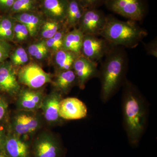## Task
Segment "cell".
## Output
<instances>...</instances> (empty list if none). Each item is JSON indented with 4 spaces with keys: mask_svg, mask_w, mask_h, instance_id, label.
<instances>
[{
    "mask_svg": "<svg viewBox=\"0 0 157 157\" xmlns=\"http://www.w3.org/2000/svg\"><path fill=\"white\" fill-rule=\"evenodd\" d=\"M103 59L99 77L101 82V95L104 100H107L123 80L128 58L124 48L113 46Z\"/></svg>",
    "mask_w": 157,
    "mask_h": 157,
    "instance_id": "1",
    "label": "cell"
},
{
    "mask_svg": "<svg viewBox=\"0 0 157 157\" xmlns=\"http://www.w3.org/2000/svg\"><path fill=\"white\" fill-rule=\"evenodd\" d=\"M148 35L147 31L137 21L121 20L113 15H107V22L100 36L113 46L134 48Z\"/></svg>",
    "mask_w": 157,
    "mask_h": 157,
    "instance_id": "2",
    "label": "cell"
},
{
    "mask_svg": "<svg viewBox=\"0 0 157 157\" xmlns=\"http://www.w3.org/2000/svg\"><path fill=\"white\" fill-rule=\"evenodd\" d=\"M124 115L125 126L130 143H138L144 130L145 110L137 90L131 82H124Z\"/></svg>",
    "mask_w": 157,
    "mask_h": 157,
    "instance_id": "3",
    "label": "cell"
},
{
    "mask_svg": "<svg viewBox=\"0 0 157 157\" xmlns=\"http://www.w3.org/2000/svg\"><path fill=\"white\" fill-rule=\"evenodd\" d=\"M36 111L17 110L10 119L8 132L25 139L42 128L43 120Z\"/></svg>",
    "mask_w": 157,
    "mask_h": 157,
    "instance_id": "4",
    "label": "cell"
},
{
    "mask_svg": "<svg viewBox=\"0 0 157 157\" xmlns=\"http://www.w3.org/2000/svg\"><path fill=\"white\" fill-rule=\"evenodd\" d=\"M104 5L109 11L137 22L143 20L148 13L146 0H106Z\"/></svg>",
    "mask_w": 157,
    "mask_h": 157,
    "instance_id": "5",
    "label": "cell"
},
{
    "mask_svg": "<svg viewBox=\"0 0 157 157\" xmlns=\"http://www.w3.org/2000/svg\"><path fill=\"white\" fill-rule=\"evenodd\" d=\"M17 78L20 84L29 88L39 89L45 84L52 82V76L45 72L36 63L29 62L17 70Z\"/></svg>",
    "mask_w": 157,
    "mask_h": 157,
    "instance_id": "6",
    "label": "cell"
},
{
    "mask_svg": "<svg viewBox=\"0 0 157 157\" xmlns=\"http://www.w3.org/2000/svg\"><path fill=\"white\" fill-rule=\"evenodd\" d=\"M33 157H62L61 144L53 134L43 132L35 138L32 147Z\"/></svg>",
    "mask_w": 157,
    "mask_h": 157,
    "instance_id": "7",
    "label": "cell"
},
{
    "mask_svg": "<svg viewBox=\"0 0 157 157\" xmlns=\"http://www.w3.org/2000/svg\"><path fill=\"white\" fill-rule=\"evenodd\" d=\"M106 39L92 35H84L81 54L93 61L103 60L104 57L113 47Z\"/></svg>",
    "mask_w": 157,
    "mask_h": 157,
    "instance_id": "8",
    "label": "cell"
},
{
    "mask_svg": "<svg viewBox=\"0 0 157 157\" xmlns=\"http://www.w3.org/2000/svg\"><path fill=\"white\" fill-rule=\"evenodd\" d=\"M107 15L98 9H86L78 23L77 28L84 35L99 36L104 29Z\"/></svg>",
    "mask_w": 157,
    "mask_h": 157,
    "instance_id": "9",
    "label": "cell"
},
{
    "mask_svg": "<svg viewBox=\"0 0 157 157\" xmlns=\"http://www.w3.org/2000/svg\"><path fill=\"white\" fill-rule=\"evenodd\" d=\"M21 89L16 68L6 60L0 65V93L16 98Z\"/></svg>",
    "mask_w": 157,
    "mask_h": 157,
    "instance_id": "10",
    "label": "cell"
},
{
    "mask_svg": "<svg viewBox=\"0 0 157 157\" xmlns=\"http://www.w3.org/2000/svg\"><path fill=\"white\" fill-rule=\"evenodd\" d=\"M98 66V63L83 56L77 57L73 64V70L77 78V85L81 89L84 88L86 82L91 78L99 76Z\"/></svg>",
    "mask_w": 157,
    "mask_h": 157,
    "instance_id": "11",
    "label": "cell"
},
{
    "mask_svg": "<svg viewBox=\"0 0 157 157\" xmlns=\"http://www.w3.org/2000/svg\"><path fill=\"white\" fill-rule=\"evenodd\" d=\"M63 94L55 89L50 94L45 95L40 109L46 121L49 124L54 125L60 122L59 114L60 102L63 99Z\"/></svg>",
    "mask_w": 157,
    "mask_h": 157,
    "instance_id": "12",
    "label": "cell"
},
{
    "mask_svg": "<svg viewBox=\"0 0 157 157\" xmlns=\"http://www.w3.org/2000/svg\"><path fill=\"white\" fill-rule=\"evenodd\" d=\"M45 95L43 92L39 89H21L16 98L17 110L38 111Z\"/></svg>",
    "mask_w": 157,
    "mask_h": 157,
    "instance_id": "13",
    "label": "cell"
},
{
    "mask_svg": "<svg viewBox=\"0 0 157 157\" xmlns=\"http://www.w3.org/2000/svg\"><path fill=\"white\" fill-rule=\"evenodd\" d=\"M3 149L9 157H31L32 148L27 140L8 132Z\"/></svg>",
    "mask_w": 157,
    "mask_h": 157,
    "instance_id": "14",
    "label": "cell"
},
{
    "mask_svg": "<svg viewBox=\"0 0 157 157\" xmlns=\"http://www.w3.org/2000/svg\"><path fill=\"white\" fill-rule=\"evenodd\" d=\"M86 105L75 98L63 99L60 102L59 114L61 118L67 120L83 118L87 115Z\"/></svg>",
    "mask_w": 157,
    "mask_h": 157,
    "instance_id": "15",
    "label": "cell"
},
{
    "mask_svg": "<svg viewBox=\"0 0 157 157\" xmlns=\"http://www.w3.org/2000/svg\"><path fill=\"white\" fill-rule=\"evenodd\" d=\"M69 0H44L43 5L49 20L64 23Z\"/></svg>",
    "mask_w": 157,
    "mask_h": 157,
    "instance_id": "16",
    "label": "cell"
},
{
    "mask_svg": "<svg viewBox=\"0 0 157 157\" xmlns=\"http://www.w3.org/2000/svg\"><path fill=\"white\" fill-rule=\"evenodd\" d=\"M12 17L16 21L26 26L32 38L38 36L40 28L45 21L41 16L31 11L15 14Z\"/></svg>",
    "mask_w": 157,
    "mask_h": 157,
    "instance_id": "17",
    "label": "cell"
},
{
    "mask_svg": "<svg viewBox=\"0 0 157 157\" xmlns=\"http://www.w3.org/2000/svg\"><path fill=\"white\" fill-rule=\"evenodd\" d=\"M52 83L54 86L55 89L63 94H67L74 85H77V79L76 74L72 69L57 72Z\"/></svg>",
    "mask_w": 157,
    "mask_h": 157,
    "instance_id": "18",
    "label": "cell"
},
{
    "mask_svg": "<svg viewBox=\"0 0 157 157\" xmlns=\"http://www.w3.org/2000/svg\"><path fill=\"white\" fill-rule=\"evenodd\" d=\"M84 35L77 28L69 30L65 34L62 49L73 52L77 56L81 51Z\"/></svg>",
    "mask_w": 157,
    "mask_h": 157,
    "instance_id": "19",
    "label": "cell"
},
{
    "mask_svg": "<svg viewBox=\"0 0 157 157\" xmlns=\"http://www.w3.org/2000/svg\"><path fill=\"white\" fill-rule=\"evenodd\" d=\"M85 9L78 0H69L65 25L69 29L77 28Z\"/></svg>",
    "mask_w": 157,
    "mask_h": 157,
    "instance_id": "20",
    "label": "cell"
},
{
    "mask_svg": "<svg viewBox=\"0 0 157 157\" xmlns=\"http://www.w3.org/2000/svg\"><path fill=\"white\" fill-rule=\"evenodd\" d=\"M53 56L56 73L73 69L74 62L78 56L73 52L63 49L58 51Z\"/></svg>",
    "mask_w": 157,
    "mask_h": 157,
    "instance_id": "21",
    "label": "cell"
},
{
    "mask_svg": "<svg viewBox=\"0 0 157 157\" xmlns=\"http://www.w3.org/2000/svg\"><path fill=\"white\" fill-rule=\"evenodd\" d=\"M16 21L10 14L0 16V40L13 42L14 27Z\"/></svg>",
    "mask_w": 157,
    "mask_h": 157,
    "instance_id": "22",
    "label": "cell"
},
{
    "mask_svg": "<svg viewBox=\"0 0 157 157\" xmlns=\"http://www.w3.org/2000/svg\"><path fill=\"white\" fill-rule=\"evenodd\" d=\"M64 26V23L51 20L45 21L40 28L38 35L42 40H47L53 37Z\"/></svg>",
    "mask_w": 157,
    "mask_h": 157,
    "instance_id": "23",
    "label": "cell"
},
{
    "mask_svg": "<svg viewBox=\"0 0 157 157\" xmlns=\"http://www.w3.org/2000/svg\"><path fill=\"white\" fill-rule=\"evenodd\" d=\"M27 51L29 55L38 61H42L47 58L50 52L45 40L42 39L29 45Z\"/></svg>",
    "mask_w": 157,
    "mask_h": 157,
    "instance_id": "24",
    "label": "cell"
},
{
    "mask_svg": "<svg viewBox=\"0 0 157 157\" xmlns=\"http://www.w3.org/2000/svg\"><path fill=\"white\" fill-rule=\"evenodd\" d=\"M9 58L11 63L15 68L21 67L29 63L30 61L27 51L21 46L11 51Z\"/></svg>",
    "mask_w": 157,
    "mask_h": 157,
    "instance_id": "25",
    "label": "cell"
},
{
    "mask_svg": "<svg viewBox=\"0 0 157 157\" xmlns=\"http://www.w3.org/2000/svg\"><path fill=\"white\" fill-rule=\"evenodd\" d=\"M69 30L70 29L65 25L53 37L47 40H44L50 52L54 54L58 51L63 48L64 37Z\"/></svg>",
    "mask_w": 157,
    "mask_h": 157,
    "instance_id": "26",
    "label": "cell"
},
{
    "mask_svg": "<svg viewBox=\"0 0 157 157\" xmlns=\"http://www.w3.org/2000/svg\"><path fill=\"white\" fill-rule=\"evenodd\" d=\"M29 37V33L26 26L21 23L16 21L14 27L13 42L21 43L27 41Z\"/></svg>",
    "mask_w": 157,
    "mask_h": 157,
    "instance_id": "27",
    "label": "cell"
},
{
    "mask_svg": "<svg viewBox=\"0 0 157 157\" xmlns=\"http://www.w3.org/2000/svg\"><path fill=\"white\" fill-rule=\"evenodd\" d=\"M34 8V2L33 0H16L11 10L15 14L29 12Z\"/></svg>",
    "mask_w": 157,
    "mask_h": 157,
    "instance_id": "28",
    "label": "cell"
},
{
    "mask_svg": "<svg viewBox=\"0 0 157 157\" xmlns=\"http://www.w3.org/2000/svg\"><path fill=\"white\" fill-rule=\"evenodd\" d=\"M12 50L10 42L0 40V65L9 58Z\"/></svg>",
    "mask_w": 157,
    "mask_h": 157,
    "instance_id": "29",
    "label": "cell"
},
{
    "mask_svg": "<svg viewBox=\"0 0 157 157\" xmlns=\"http://www.w3.org/2000/svg\"><path fill=\"white\" fill-rule=\"evenodd\" d=\"M85 9H98L105 4L106 0H78Z\"/></svg>",
    "mask_w": 157,
    "mask_h": 157,
    "instance_id": "30",
    "label": "cell"
},
{
    "mask_svg": "<svg viewBox=\"0 0 157 157\" xmlns=\"http://www.w3.org/2000/svg\"><path fill=\"white\" fill-rule=\"evenodd\" d=\"M144 47L147 54L155 58H157V39H154L147 43H144Z\"/></svg>",
    "mask_w": 157,
    "mask_h": 157,
    "instance_id": "31",
    "label": "cell"
},
{
    "mask_svg": "<svg viewBox=\"0 0 157 157\" xmlns=\"http://www.w3.org/2000/svg\"><path fill=\"white\" fill-rule=\"evenodd\" d=\"M9 104L3 96L0 95V123L2 121L8 114Z\"/></svg>",
    "mask_w": 157,
    "mask_h": 157,
    "instance_id": "32",
    "label": "cell"
},
{
    "mask_svg": "<svg viewBox=\"0 0 157 157\" xmlns=\"http://www.w3.org/2000/svg\"><path fill=\"white\" fill-rule=\"evenodd\" d=\"M16 0H0V11L5 12L10 9Z\"/></svg>",
    "mask_w": 157,
    "mask_h": 157,
    "instance_id": "33",
    "label": "cell"
},
{
    "mask_svg": "<svg viewBox=\"0 0 157 157\" xmlns=\"http://www.w3.org/2000/svg\"><path fill=\"white\" fill-rule=\"evenodd\" d=\"M6 134V131L2 127H0V149H3L4 142H5Z\"/></svg>",
    "mask_w": 157,
    "mask_h": 157,
    "instance_id": "34",
    "label": "cell"
},
{
    "mask_svg": "<svg viewBox=\"0 0 157 157\" xmlns=\"http://www.w3.org/2000/svg\"><path fill=\"white\" fill-rule=\"evenodd\" d=\"M0 157H9L3 149H0Z\"/></svg>",
    "mask_w": 157,
    "mask_h": 157,
    "instance_id": "35",
    "label": "cell"
}]
</instances>
